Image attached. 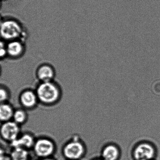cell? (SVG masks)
Instances as JSON below:
<instances>
[{
    "mask_svg": "<svg viewBox=\"0 0 160 160\" xmlns=\"http://www.w3.org/2000/svg\"><path fill=\"white\" fill-rule=\"evenodd\" d=\"M39 104L52 107L59 103L62 97V90L55 80L38 82L35 88Z\"/></svg>",
    "mask_w": 160,
    "mask_h": 160,
    "instance_id": "1",
    "label": "cell"
},
{
    "mask_svg": "<svg viewBox=\"0 0 160 160\" xmlns=\"http://www.w3.org/2000/svg\"><path fill=\"white\" fill-rule=\"evenodd\" d=\"M28 37L27 31L19 21L14 18L3 19L0 26V37L5 41L20 40L25 42Z\"/></svg>",
    "mask_w": 160,
    "mask_h": 160,
    "instance_id": "2",
    "label": "cell"
},
{
    "mask_svg": "<svg viewBox=\"0 0 160 160\" xmlns=\"http://www.w3.org/2000/svg\"><path fill=\"white\" fill-rule=\"evenodd\" d=\"M87 151V145L81 136L74 134L66 141L62 147L63 156L68 160H79Z\"/></svg>",
    "mask_w": 160,
    "mask_h": 160,
    "instance_id": "3",
    "label": "cell"
},
{
    "mask_svg": "<svg viewBox=\"0 0 160 160\" xmlns=\"http://www.w3.org/2000/svg\"><path fill=\"white\" fill-rule=\"evenodd\" d=\"M55 141L50 137L41 136L37 137L32 151L39 159L52 157L57 150Z\"/></svg>",
    "mask_w": 160,
    "mask_h": 160,
    "instance_id": "4",
    "label": "cell"
},
{
    "mask_svg": "<svg viewBox=\"0 0 160 160\" xmlns=\"http://www.w3.org/2000/svg\"><path fill=\"white\" fill-rule=\"evenodd\" d=\"M21 133V126L12 120L0 125V138L9 145L17 140Z\"/></svg>",
    "mask_w": 160,
    "mask_h": 160,
    "instance_id": "5",
    "label": "cell"
},
{
    "mask_svg": "<svg viewBox=\"0 0 160 160\" xmlns=\"http://www.w3.org/2000/svg\"><path fill=\"white\" fill-rule=\"evenodd\" d=\"M18 101L21 107L27 111L35 110L39 104L35 90L31 88L22 90L19 94Z\"/></svg>",
    "mask_w": 160,
    "mask_h": 160,
    "instance_id": "6",
    "label": "cell"
},
{
    "mask_svg": "<svg viewBox=\"0 0 160 160\" xmlns=\"http://www.w3.org/2000/svg\"><path fill=\"white\" fill-rule=\"evenodd\" d=\"M132 156L135 160H154L156 150L151 145L143 143L138 145L134 148Z\"/></svg>",
    "mask_w": 160,
    "mask_h": 160,
    "instance_id": "7",
    "label": "cell"
},
{
    "mask_svg": "<svg viewBox=\"0 0 160 160\" xmlns=\"http://www.w3.org/2000/svg\"><path fill=\"white\" fill-rule=\"evenodd\" d=\"M56 70L49 64L44 63L38 66L35 71V76L38 82H46L55 80Z\"/></svg>",
    "mask_w": 160,
    "mask_h": 160,
    "instance_id": "8",
    "label": "cell"
},
{
    "mask_svg": "<svg viewBox=\"0 0 160 160\" xmlns=\"http://www.w3.org/2000/svg\"><path fill=\"white\" fill-rule=\"evenodd\" d=\"M37 137L32 132H22L17 140L11 143L10 145L12 147H22L27 150H32L35 142Z\"/></svg>",
    "mask_w": 160,
    "mask_h": 160,
    "instance_id": "9",
    "label": "cell"
},
{
    "mask_svg": "<svg viewBox=\"0 0 160 160\" xmlns=\"http://www.w3.org/2000/svg\"><path fill=\"white\" fill-rule=\"evenodd\" d=\"M121 154L120 147L112 142L105 143L101 150V158L103 160H118Z\"/></svg>",
    "mask_w": 160,
    "mask_h": 160,
    "instance_id": "10",
    "label": "cell"
},
{
    "mask_svg": "<svg viewBox=\"0 0 160 160\" xmlns=\"http://www.w3.org/2000/svg\"><path fill=\"white\" fill-rule=\"evenodd\" d=\"M25 42L20 40L8 41L6 44L7 57L18 59L23 56L25 52Z\"/></svg>",
    "mask_w": 160,
    "mask_h": 160,
    "instance_id": "11",
    "label": "cell"
},
{
    "mask_svg": "<svg viewBox=\"0 0 160 160\" xmlns=\"http://www.w3.org/2000/svg\"><path fill=\"white\" fill-rule=\"evenodd\" d=\"M15 108L9 102L0 104V123L12 120Z\"/></svg>",
    "mask_w": 160,
    "mask_h": 160,
    "instance_id": "12",
    "label": "cell"
},
{
    "mask_svg": "<svg viewBox=\"0 0 160 160\" xmlns=\"http://www.w3.org/2000/svg\"><path fill=\"white\" fill-rule=\"evenodd\" d=\"M28 118L29 115L28 111L21 107L15 109L12 121H14L16 124L21 126L27 123Z\"/></svg>",
    "mask_w": 160,
    "mask_h": 160,
    "instance_id": "13",
    "label": "cell"
},
{
    "mask_svg": "<svg viewBox=\"0 0 160 160\" xmlns=\"http://www.w3.org/2000/svg\"><path fill=\"white\" fill-rule=\"evenodd\" d=\"M11 148L9 155L12 160H28L30 158L29 150L22 147Z\"/></svg>",
    "mask_w": 160,
    "mask_h": 160,
    "instance_id": "14",
    "label": "cell"
},
{
    "mask_svg": "<svg viewBox=\"0 0 160 160\" xmlns=\"http://www.w3.org/2000/svg\"><path fill=\"white\" fill-rule=\"evenodd\" d=\"M10 89L5 85L0 84V104L9 102L11 98Z\"/></svg>",
    "mask_w": 160,
    "mask_h": 160,
    "instance_id": "15",
    "label": "cell"
},
{
    "mask_svg": "<svg viewBox=\"0 0 160 160\" xmlns=\"http://www.w3.org/2000/svg\"><path fill=\"white\" fill-rule=\"evenodd\" d=\"M6 57H7L6 44L4 40L0 39V60H3Z\"/></svg>",
    "mask_w": 160,
    "mask_h": 160,
    "instance_id": "16",
    "label": "cell"
},
{
    "mask_svg": "<svg viewBox=\"0 0 160 160\" xmlns=\"http://www.w3.org/2000/svg\"><path fill=\"white\" fill-rule=\"evenodd\" d=\"M0 160H12L9 154H6L0 157Z\"/></svg>",
    "mask_w": 160,
    "mask_h": 160,
    "instance_id": "17",
    "label": "cell"
},
{
    "mask_svg": "<svg viewBox=\"0 0 160 160\" xmlns=\"http://www.w3.org/2000/svg\"><path fill=\"white\" fill-rule=\"evenodd\" d=\"M6 154V150L2 147L0 146V157Z\"/></svg>",
    "mask_w": 160,
    "mask_h": 160,
    "instance_id": "18",
    "label": "cell"
},
{
    "mask_svg": "<svg viewBox=\"0 0 160 160\" xmlns=\"http://www.w3.org/2000/svg\"><path fill=\"white\" fill-rule=\"evenodd\" d=\"M39 160H54L52 157L40 159Z\"/></svg>",
    "mask_w": 160,
    "mask_h": 160,
    "instance_id": "19",
    "label": "cell"
},
{
    "mask_svg": "<svg viewBox=\"0 0 160 160\" xmlns=\"http://www.w3.org/2000/svg\"><path fill=\"white\" fill-rule=\"evenodd\" d=\"M3 20V19L2 18V16L0 15V26H1V24H2V22Z\"/></svg>",
    "mask_w": 160,
    "mask_h": 160,
    "instance_id": "20",
    "label": "cell"
},
{
    "mask_svg": "<svg viewBox=\"0 0 160 160\" xmlns=\"http://www.w3.org/2000/svg\"><path fill=\"white\" fill-rule=\"evenodd\" d=\"M2 68H1V66H0V77H1V75H2Z\"/></svg>",
    "mask_w": 160,
    "mask_h": 160,
    "instance_id": "21",
    "label": "cell"
},
{
    "mask_svg": "<svg viewBox=\"0 0 160 160\" xmlns=\"http://www.w3.org/2000/svg\"><path fill=\"white\" fill-rule=\"evenodd\" d=\"M2 1L0 0V9H1V7H2Z\"/></svg>",
    "mask_w": 160,
    "mask_h": 160,
    "instance_id": "22",
    "label": "cell"
},
{
    "mask_svg": "<svg viewBox=\"0 0 160 160\" xmlns=\"http://www.w3.org/2000/svg\"><path fill=\"white\" fill-rule=\"evenodd\" d=\"M93 160H103L101 158H97Z\"/></svg>",
    "mask_w": 160,
    "mask_h": 160,
    "instance_id": "23",
    "label": "cell"
},
{
    "mask_svg": "<svg viewBox=\"0 0 160 160\" xmlns=\"http://www.w3.org/2000/svg\"><path fill=\"white\" fill-rule=\"evenodd\" d=\"M33 160L31 159V158H30V159H29V160Z\"/></svg>",
    "mask_w": 160,
    "mask_h": 160,
    "instance_id": "24",
    "label": "cell"
},
{
    "mask_svg": "<svg viewBox=\"0 0 160 160\" xmlns=\"http://www.w3.org/2000/svg\"><path fill=\"white\" fill-rule=\"evenodd\" d=\"M2 1H6V0H1Z\"/></svg>",
    "mask_w": 160,
    "mask_h": 160,
    "instance_id": "25",
    "label": "cell"
}]
</instances>
